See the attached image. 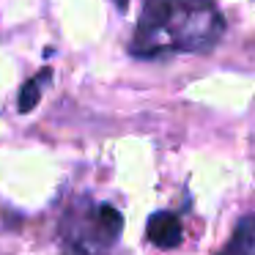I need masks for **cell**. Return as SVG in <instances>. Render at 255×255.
Segmentation results:
<instances>
[{"label":"cell","instance_id":"obj_1","mask_svg":"<svg viewBox=\"0 0 255 255\" xmlns=\"http://www.w3.org/2000/svg\"><path fill=\"white\" fill-rule=\"evenodd\" d=\"M225 22L211 0H145L132 55L165 58L173 52H203L220 41Z\"/></svg>","mask_w":255,"mask_h":255},{"label":"cell","instance_id":"obj_2","mask_svg":"<svg viewBox=\"0 0 255 255\" xmlns=\"http://www.w3.org/2000/svg\"><path fill=\"white\" fill-rule=\"evenodd\" d=\"M145 233H148V242L156 244V247H162V250H176L184 239L181 222H178V217L170 214V211H154V214L148 217Z\"/></svg>","mask_w":255,"mask_h":255},{"label":"cell","instance_id":"obj_3","mask_svg":"<svg viewBox=\"0 0 255 255\" xmlns=\"http://www.w3.org/2000/svg\"><path fill=\"white\" fill-rule=\"evenodd\" d=\"M220 255H255V217H247V220L239 222L228 247Z\"/></svg>","mask_w":255,"mask_h":255},{"label":"cell","instance_id":"obj_4","mask_svg":"<svg viewBox=\"0 0 255 255\" xmlns=\"http://www.w3.org/2000/svg\"><path fill=\"white\" fill-rule=\"evenodd\" d=\"M121 228H124V220H121V214H118L113 206H99V211H96V231H99V236H102V242L105 244H113L118 239V233H121Z\"/></svg>","mask_w":255,"mask_h":255},{"label":"cell","instance_id":"obj_5","mask_svg":"<svg viewBox=\"0 0 255 255\" xmlns=\"http://www.w3.org/2000/svg\"><path fill=\"white\" fill-rule=\"evenodd\" d=\"M50 80H52V72H50V69H44V72H39L33 80H30V83L22 85V94H19V113H30L36 105H39L41 85L50 83Z\"/></svg>","mask_w":255,"mask_h":255},{"label":"cell","instance_id":"obj_6","mask_svg":"<svg viewBox=\"0 0 255 255\" xmlns=\"http://www.w3.org/2000/svg\"><path fill=\"white\" fill-rule=\"evenodd\" d=\"M116 6L121 8V11H127V6H129V0H116Z\"/></svg>","mask_w":255,"mask_h":255}]
</instances>
